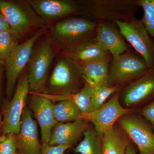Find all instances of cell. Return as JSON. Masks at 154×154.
I'll return each instance as SVG.
<instances>
[{
    "label": "cell",
    "instance_id": "obj_1",
    "mask_svg": "<svg viewBox=\"0 0 154 154\" xmlns=\"http://www.w3.org/2000/svg\"><path fill=\"white\" fill-rule=\"evenodd\" d=\"M97 26L92 19L69 18L52 25L48 36L54 46L63 50L96 37Z\"/></svg>",
    "mask_w": 154,
    "mask_h": 154
},
{
    "label": "cell",
    "instance_id": "obj_2",
    "mask_svg": "<svg viewBox=\"0 0 154 154\" xmlns=\"http://www.w3.org/2000/svg\"><path fill=\"white\" fill-rule=\"evenodd\" d=\"M85 82L80 64L63 56L41 93L52 96L71 95L79 91Z\"/></svg>",
    "mask_w": 154,
    "mask_h": 154
},
{
    "label": "cell",
    "instance_id": "obj_3",
    "mask_svg": "<svg viewBox=\"0 0 154 154\" xmlns=\"http://www.w3.org/2000/svg\"><path fill=\"white\" fill-rule=\"evenodd\" d=\"M80 12L95 21L114 22L134 18L140 8L137 0H87L80 1Z\"/></svg>",
    "mask_w": 154,
    "mask_h": 154
},
{
    "label": "cell",
    "instance_id": "obj_4",
    "mask_svg": "<svg viewBox=\"0 0 154 154\" xmlns=\"http://www.w3.org/2000/svg\"><path fill=\"white\" fill-rule=\"evenodd\" d=\"M0 11L18 40L34 29L45 27L48 23L36 14L29 1L0 0Z\"/></svg>",
    "mask_w": 154,
    "mask_h": 154
},
{
    "label": "cell",
    "instance_id": "obj_5",
    "mask_svg": "<svg viewBox=\"0 0 154 154\" xmlns=\"http://www.w3.org/2000/svg\"><path fill=\"white\" fill-rule=\"evenodd\" d=\"M150 69L139 54L128 51L112 57L109 66L108 86H126L145 74Z\"/></svg>",
    "mask_w": 154,
    "mask_h": 154
},
{
    "label": "cell",
    "instance_id": "obj_6",
    "mask_svg": "<svg viewBox=\"0 0 154 154\" xmlns=\"http://www.w3.org/2000/svg\"><path fill=\"white\" fill-rule=\"evenodd\" d=\"M53 46L48 36L33 48L27 73L29 93H41L46 85L50 67L54 57Z\"/></svg>",
    "mask_w": 154,
    "mask_h": 154
},
{
    "label": "cell",
    "instance_id": "obj_7",
    "mask_svg": "<svg viewBox=\"0 0 154 154\" xmlns=\"http://www.w3.org/2000/svg\"><path fill=\"white\" fill-rule=\"evenodd\" d=\"M47 26L39 29L23 43L19 44L17 42L5 61L7 76L6 93L9 99L14 93L20 75L29 62L35 42L44 34Z\"/></svg>",
    "mask_w": 154,
    "mask_h": 154
},
{
    "label": "cell",
    "instance_id": "obj_8",
    "mask_svg": "<svg viewBox=\"0 0 154 154\" xmlns=\"http://www.w3.org/2000/svg\"><path fill=\"white\" fill-rule=\"evenodd\" d=\"M113 23L118 27L124 39L143 58L149 67L154 68V38L150 35L140 19L134 17L128 21H116Z\"/></svg>",
    "mask_w": 154,
    "mask_h": 154
},
{
    "label": "cell",
    "instance_id": "obj_9",
    "mask_svg": "<svg viewBox=\"0 0 154 154\" xmlns=\"http://www.w3.org/2000/svg\"><path fill=\"white\" fill-rule=\"evenodd\" d=\"M28 74L19 78L14 96L6 107L2 122V129L4 134H18L21 128V119L23 110L29 94Z\"/></svg>",
    "mask_w": 154,
    "mask_h": 154
},
{
    "label": "cell",
    "instance_id": "obj_10",
    "mask_svg": "<svg viewBox=\"0 0 154 154\" xmlns=\"http://www.w3.org/2000/svg\"><path fill=\"white\" fill-rule=\"evenodd\" d=\"M119 126L137 147L140 154H154L152 127L139 116L131 113L118 120Z\"/></svg>",
    "mask_w": 154,
    "mask_h": 154
},
{
    "label": "cell",
    "instance_id": "obj_11",
    "mask_svg": "<svg viewBox=\"0 0 154 154\" xmlns=\"http://www.w3.org/2000/svg\"><path fill=\"white\" fill-rule=\"evenodd\" d=\"M119 94L120 91L115 93L99 109L84 116V119L92 122L96 132L102 137L119 119L132 113V109L123 107L120 103Z\"/></svg>",
    "mask_w": 154,
    "mask_h": 154
},
{
    "label": "cell",
    "instance_id": "obj_12",
    "mask_svg": "<svg viewBox=\"0 0 154 154\" xmlns=\"http://www.w3.org/2000/svg\"><path fill=\"white\" fill-rule=\"evenodd\" d=\"M123 104L134 107L154 100V68L129 85L119 94Z\"/></svg>",
    "mask_w": 154,
    "mask_h": 154
},
{
    "label": "cell",
    "instance_id": "obj_13",
    "mask_svg": "<svg viewBox=\"0 0 154 154\" xmlns=\"http://www.w3.org/2000/svg\"><path fill=\"white\" fill-rule=\"evenodd\" d=\"M30 110L40 127L42 143H48L51 130L57 123L54 118L53 102L40 93H29Z\"/></svg>",
    "mask_w": 154,
    "mask_h": 154
},
{
    "label": "cell",
    "instance_id": "obj_14",
    "mask_svg": "<svg viewBox=\"0 0 154 154\" xmlns=\"http://www.w3.org/2000/svg\"><path fill=\"white\" fill-rule=\"evenodd\" d=\"M17 140L18 153L42 154L37 123L33 119L32 111L27 106L22 113L21 128L17 134Z\"/></svg>",
    "mask_w": 154,
    "mask_h": 154
},
{
    "label": "cell",
    "instance_id": "obj_15",
    "mask_svg": "<svg viewBox=\"0 0 154 154\" xmlns=\"http://www.w3.org/2000/svg\"><path fill=\"white\" fill-rule=\"evenodd\" d=\"M39 17L48 22L79 13V2L69 0H33L29 1Z\"/></svg>",
    "mask_w": 154,
    "mask_h": 154
},
{
    "label": "cell",
    "instance_id": "obj_16",
    "mask_svg": "<svg viewBox=\"0 0 154 154\" xmlns=\"http://www.w3.org/2000/svg\"><path fill=\"white\" fill-rule=\"evenodd\" d=\"M88 122L82 118L71 122H57L51 130L48 144L71 146L89 127Z\"/></svg>",
    "mask_w": 154,
    "mask_h": 154
},
{
    "label": "cell",
    "instance_id": "obj_17",
    "mask_svg": "<svg viewBox=\"0 0 154 154\" xmlns=\"http://www.w3.org/2000/svg\"><path fill=\"white\" fill-rule=\"evenodd\" d=\"M96 41L112 56L116 57L128 51L124 38L119 29L108 22L98 21Z\"/></svg>",
    "mask_w": 154,
    "mask_h": 154
},
{
    "label": "cell",
    "instance_id": "obj_18",
    "mask_svg": "<svg viewBox=\"0 0 154 154\" xmlns=\"http://www.w3.org/2000/svg\"><path fill=\"white\" fill-rule=\"evenodd\" d=\"M110 54L96 41L95 37L74 47L63 50V56L82 64L99 59Z\"/></svg>",
    "mask_w": 154,
    "mask_h": 154
},
{
    "label": "cell",
    "instance_id": "obj_19",
    "mask_svg": "<svg viewBox=\"0 0 154 154\" xmlns=\"http://www.w3.org/2000/svg\"><path fill=\"white\" fill-rule=\"evenodd\" d=\"M112 56L82 64L81 71L85 82L91 85L108 86V73Z\"/></svg>",
    "mask_w": 154,
    "mask_h": 154
},
{
    "label": "cell",
    "instance_id": "obj_20",
    "mask_svg": "<svg viewBox=\"0 0 154 154\" xmlns=\"http://www.w3.org/2000/svg\"><path fill=\"white\" fill-rule=\"evenodd\" d=\"M128 138L121 128L115 124L102 135L103 154H125L130 144Z\"/></svg>",
    "mask_w": 154,
    "mask_h": 154
},
{
    "label": "cell",
    "instance_id": "obj_21",
    "mask_svg": "<svg viewBox=\"0 0 154 154\" xmlns=\"http://www.w3.org/2000/svg\"><path fill=\"white\" fill-rule=\"evenodd\" d=\"M41 94L52 102H60L65 99L71 100L83 113V118L84 116L90 114L94 110L92 86L86 82H85L84 85L79 91L71 95L52 96L42 93Z\"/></svg>",
    "mask_w": 154,
    "mask_h": 154
},
{
    "label": "cell",
    "instance_id": "obj_22",
    "mask_svg": "<svg viewBox=\"0 0 154 154\" xmlns=\"http://www.w3.org/2000/svg\"><path fill=\"white\" fill-rule=\"evenodd\" d=\"M84 138L74 149L80 154H103L102 137L98 134L94 127H89L83 133Z\"/></svg>",
    "mask_w": 154,
    "mask_h": 154
},
{
    "label": "cell",
    "instance_id": "obj_23",
    "mask_svg": "<svg viewBox=\"0 0 154 154\" xmlns=\"http://www.w3.org/2000/svg\"><path fill=\"white\" fill-rule=\"evenodd\" d=\"M54 118L57 122H71L83 118V113L73 102L65 99L54 104Z\"/></svg>",
    "mask_w": 154,
    "mask_h": 154
},
{
    "label": "cell",
    "instance_id": "obj_24",
    "mask_svg": "<svg viewBox=\"0 0 154 154\" xmlns=\"http://www.w3.org/2000/svg\"><path fill=\"white\" fill-rule=\"evenodd\" d=\"M93 90V104L94 110L99 109L110 96L121 90V87L117 86L108 87L105 86L94 85Z\"/></svg>",
    "mask_w": 154,
    "mask_h": 154
},
{
    "label": "cell",
    "instance_id": "obj_25",
    "mask_svg": "<svg viewBox=\"0 0 154 154\" xmlns=\"http://www.w3.org/2000/svg\"><path fill=\"white\" fill-rule=\"evenodd\" d=\"M137 3L143 10V16L141 21L154 38V0H137Z\"/></svg>",
    "mask_w": 154,
    "mask_h": 154
},
{
    "label": "cell",
    "instance_id": "obj_26",
    "mask_svg": "<svg viewBox=\"0 0 154 154\" xmlns=\"http://www.w3.org/2000/svg\"><path fill=\"white\" fill-rule=\"evenodd\" d=\"M18 40L11 29L0 33V60H6Z\"/></svg>",
    "mask_w": 154,
    "mask_h": 154
},
{
    "label": "cell",
    "instance_id": "obj_27",
    "mask_svg": "<svg viewBox=\"0 0 154 154\" xmlns=\"http://www.w3.org/2000/svg\"><path fill=\"white\" fill-rule=\"evenodd\" d=\"M18 144L17 134H4L0 139V154H15L17 152Z\"/></svg>",
    "mask_w": 154,
    "mask_h": 154
},
{
    "label": "cell",
    "instance_id": "obj_28",
    "mask_svg": "<svg viewBox=\"0 0 154 154\" xmlns=\"http://www.w3.org/2000/svg\"><path fill=\"white\" fill-rule=\"evenodd\" d=\"M70 147L67 146H51L48 143H42V154H64Z\"/></svg>",
    "mask_w": 154,
    "mask_h": 154
},
{
    "label": "cell",
    "instance_id": "obj_29",
    "mask_svg": "<svg viewBox=\"0 0 154 154\" xmlns=\"http://www.w3.org/2000/svg\"><path fill=\"white\" fill-rule=\"evenodd\" d=\"M140 113L154 128V100L144 106L141 110Z\"/></svg>",
    "mask_w": 154,
    "mask_h": 154
},
{
    "label": "cell",
    "instance_id": "obj_30",
    "mask_svg": "<svg viewBox=\"0 0 154 154\" xmlns=\"http://www.w3.org/2000/svg\"><path fill=\"white\" fill-rule=\"evenodd\" d=\"M11 29L5 17L0 11V33Z\"/></svg>",
    "mask_w": 154,
    "mask_h": 154
},
{
    "label": "cell",
    "instance_id": "obj_31",
    "mask_svg": "<svg viewBox=\"0 0 154 154\" xmlns=\"http://www.w3.org/2000/svg\"><path fill=\"white\" fill-rule=\"evenodd\" d=\"M5 61L0 60V98H1V92H2V79L3 70L5 67Z\"/></svg>",
    "mask_w": 154,
    "mask_h": 154
},
{
    "label": "cell",
    "instance_id": "obj_32",
    "mask_svg": "<svg viewBox=\"0 0 154 154\" xmlns=\"http://www.w3.org/2000/svg\"><path fill=\"white\" fill-rule=\"evenodd\" d=\"M125 154H136L135 151L132 145L130 144L128 145Z\"/></svg>",
    "mask_w": 154,
    "mask_h": 154
},
{
    "label": "cell",
    "instance_id": "obj_33",
    "mask_svg": "<svg viewBox=\"0 0 154 154\" xmlns=\"http://www.w3.org/2000/svg\"><path fill=\"white\" fill-rule=\"evenodd\" d=\"M2 122H1V118H0V129L2 128Z\"/></svg>",
    "mask_w": 154,
    "mask_h": 154
},
{
    "label": "cell",
    "instance_id": "obj_34",
    "mask_svg": "<svg viewBox=\"0 0 154 154\" xmlns=\"http://www.w3.org/2000/svg\"><path fill=\"white\" fill-rule=\"evenodd\" d=\"M19 154V153H17H17H16V154Z\"/></svg>",
    "mask_w": 154,
    "mask_h": 154
},
{
    "label": "cell",
    "instance_id": "obj_35",
    "mask_svg": "<svg viewBox=\"0 0 154 154\" xmlns=\"http://www.w3.org/2000/svg\"><path fill=\"white\" fill-rule=\"evenodd\" d=\"M1 136H0V139H1Z\"/></svg>",
    "mask_w": 154,
    "mask_h": 154
}]
</instances>
